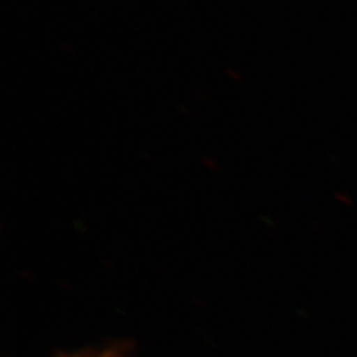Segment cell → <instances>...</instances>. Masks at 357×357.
<instances>
[{
  "mask_svg": "<svg viewBox=\"0 0 357 357\" xmlns=\"http://www.w3.org/2000/svg\"><path fill=\"white\" fill-rule=\"evenodd\" d=\"M66 357H108V356H106V354H101V356L93 354V356H66Z\"/></svg>",
  "mask_w": 357,
  "mask_h": 357,
  "instance_id": "obj_1",
  "label": "cell"
}]
</instances>
